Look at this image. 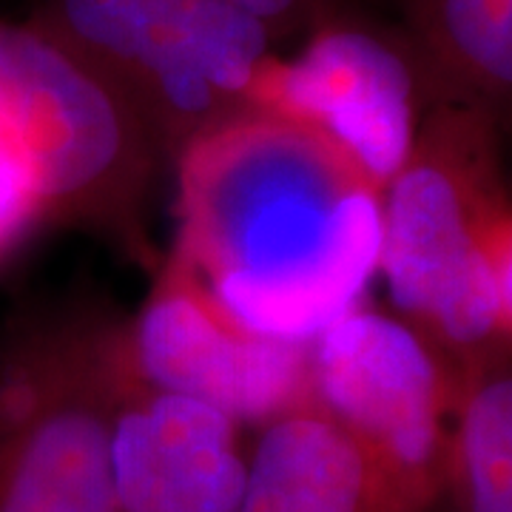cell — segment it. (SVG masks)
Returning <instances> with one entry per match:
<instances>
[{"label": "cell", "mask_w": 512, "mask_h": 512, "mask_svg": "<svg viewBox=\"0 0 512 512\" xmlns=\"http://www.w3.org/2000/svg\"><path fill=\"white\" fill-rule=\"evenodd\" d=\"M174 163L251 106L271 32L225 0H43L32 18Z\"/></svg>", "instance_id": "obj_5"}, {"label": "cell", "mask_w": 512, "mask_h": 512, "mask_svg": "<svg viewBox=\"0 0 512 512\" xmlns=\"http://www.w3.org/2000/svg\"><path fill=\"white\" fill-rule=\"evenodd\" d=\"M0 160L29 185L46 225L83 231L137 271H157L148 197L163 160L35 20L0 18Z\"/></svg>", "instance_id": "obj_4"}, {"label": "cell", "mask_w": 512, "mask_h": 512, "mask_svg": "<svg viewBox=\"0 0 512 512\" xmlns=\"http://www.w3.org/2000/svg\"><path fill=\"white\" fill-rule=\"evenodd\" d=\"M424 109L410 46L330 12L313 23L299 55L268 57L248 106L319 131L379 191L407 163Z\"/></svg>", "instance_id": "obj_8"}, {"label": "cell", "mask_w": 512, "mask_h": 512, "mask_svg": "<svg viewBox=\"0 0 512 512\" xmlns=\"http://www.w3.org/2000/svg\"><path fill=\"white\" fill-rule=\"evenodd\" d=\"M134 382L109 296L23 302L0 328V512H117L114 424Z\"/></svg>", "instance_id": "obj_3"}, {"label": "cell", "mask_w": 512, "mask_h": 512, "mask_svg": "<svg viewBox=\"0 0 512 512\" xmlns=\"http://www.w3.org/2000/svg\"><path fill=\"white\" fill-rule=\"evenodd\" d=\"M237 512L427 510L308 396L256 427Z\"/></svg>", "instance_id": "obj_10"}, {"label": "cell", "mask_w": 512, "mask_h": 512, "mask_svg": "<svg viewBox=\"0 0 512 512\" xmlns=\"http://www.w3.org/2000/svg\"><path fill=\"white\" fill-rule=\"evenodd\" d=\"M407 46L430 103H467L507 120L512 0H399Z\"/></svg>", "instance_id": "obj_11"}, {"label": "cell", "mask_w": 512, "mask_h": 512, "mask_svg": "<svg viewBox=\"0 0 512 512\" xmlns=\"http://www.w3.org/2000/svg\"><path fill=\"white\" fill-rule=\"evenodd\" d=\"M259 20L274 40L288 37L328 15V0H225Z\"/></svg>", "instance_id": "obj_14"}, {"label": "cell", "mask_w": 512, "mask_h": 512, "mask_svg": "<svg viewBox=\"0 0 512 512\" xmlns=\"http://www.w3.org/2000/svg\"><path fill=\"white\" fill-rule=\"evenodd\" d=\"M242 430L220 407L134 376L111 444L117 512H237L248 478Z\"/></svg>", "instance_id": "obj_9"}, {"label": "cell", "mask_w": 512, "mask_h": 512, "mask_svg": "<svg viewBox=\"0 0 512 512\" xmlns=\"http://www.w3.org/2000/svg\"><path fill=\"white\" fill-rule=\"evenodd\" d=\"M308 373L311 402L433 512L456 390L419 336L393 313L356 305L313 339Z\"/></svg>", "instance_id": "obj_6"}, {"label": "cell", "mask_w": 512, "mask_h": 512, "mask_svg": "<svg viewBox=\"0 0 512 512\" xmlns=\"http://www.w3.org/2000/svg\"><path fill=\"white\" fill-rule=\"evenodd\" d=\"M40 228L49 225L35 194L12 165L0 160V265L18 254Z\"/></svg>", "instance_id": "obj_13"}, {"label": "cell", "mask_w": 512, "mask_h": 512, "mask_svg": "<svg viewBox=\"0 0 512 512\" xmlns=\"http://www.w3.org/2000/svg\"><path fill=\"white\" fill-rule=\"evenodd\" d=\"M171 165V251L242 325L308 345L362 305L379 274L382 191L328 137L245 111Z\"/></svg>", "instance_id": "obj_1"}, {"label": "cell", "mask_w": 512, "mask_h": 512, "mask_svg": "<svg viewBox=\"0 0 512 512\" xmlns=\"http://www.w3.org/2000/svg\"><path fill=\"white\" fill-rule=\"evenodd\" d=\"M433 512H512V356L458 384Z\"/></svg>", "instance_id": "obj_12"}, {"label": "cell", "mask_w": 512, "mask_h": 512, "mask_svg": "<svg viewBox=\"0 0 512 512\" xmlns=\"http://www.w3.org/2000/svg\"><path fill=\"white\" fill-rule=\"evenodd\" d=\"M128 362L148 387L220 407L259 427L311 396L308 345L242 325L174 251L151 274V291L126 316Z\"/></svg>", "instance_id": "obj_7"}, {"label": "cell", "mask_w": 512, "mask_h": 512, "mask_svg": "<svg viewBox=\"0 0 512 512\" xmlns=\"http://www.w3.org/2000/svg\"><path fill=\"white\" fill-rule=\"evenodd\" d=\"M493 109L430 103L402 171L382 191L379 274L393 316L458 390L512 356V200Z\"/></svg>", "instance_id": "obj_2"}]
</instances>
